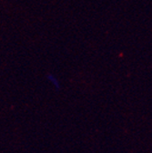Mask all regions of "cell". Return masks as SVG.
Masks as SVG:
<instances>
[{"label":"cell","mask_w":152,"mask_h":153,"mask_svg":"<svg viewBox=\"0 0 152 153\" xmlns=\"http://www.w3.org/2000/svg\"><path fill=\"white\" fill-rule=\"evenodd\" d=\"M47 78H48V79L52 82V84H54L56 88H59V82L58 81H56V78H55V76H53V75H49L48 76H47Z\"/></svg>","instance_id":"6da1fadb"}]
</instances>
